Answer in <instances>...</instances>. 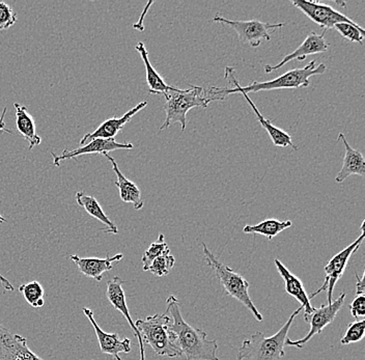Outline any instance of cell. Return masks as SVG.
Instances as JSON below:
<instances>
[{
  "instance_id": "obj_33",
  "label": "cell",
  "mask_w": 365,
  "mask_h": 360,
  "mask_svg": "<svg viewBox=\"0 0 365 360\" xmlns=\"http://www.w3.org/2000/svg\"><path fill=\"white\" fill-rule=\"evenodd\" d=\"M356 279H357V284H356V290H357V295H364L365 293V284H364V275L361 277L355 272Z\"/></svg>"
},
{
  "instance_id": "obj_14",
  "label": "cell",
  "mask_w": 365,
  "mask_h": 360,
  "mask_svg": "<svg viewBox=\"0 0 365 360\" xmlns=\"http://www.w3.org/2000/svg\"><path fill=\"white\" fill-rule=\"evenodd\" d=\"M147 105V101L140 102V103L137 104L134 108H132L131 110L125 113L122 118H115V116H113V118L105 120L95 131L86 133V135L80 140V147L86 145V143H90L91 140H96V138L110 140V138H115V136L122 131L123 128H124L125 125L127 124L128 122H130L131 118H133L136 113H138L139 111L145 108Z\"/></svg>"
},
{
  "instance_id": "obj_20",
  "label": "cell",
  "mask_w": 365,
  "mask_h": 360,
  "mask_svg": "<svg viewBox=\"0 0 365 360\" xmlns=\"http://www.w3.org/2000/svg\"><path fill=\"white\" fill-rule=\"evenodd\" d=\"M104 156L108 159L109 163L113 165L114 174L118 178L114 185L118 187V191H120V200L124 202H129V204L133 205L135 210L143 209V206H145V202H143V197H141V192L138 187L135 185V183H133V182L130 181L129 179L125 177V175L118 168V163H115V160H114L110 155L105 154Z\"/></svg>"
},
{
  "instance_id": "obj_34",
  "label": "cell",
  "mask_w": 365,
  "mask_h": 360,
  "mask_svg": "<svg viewBox=\"0 0 365 360\" xmlns=\"http://www.w3.org/2000/svg\"><path fill=\"white\" fill-rule=\"evenodd\" d=\"M6 108H4L1 115H0V134L4 133V132H6V133L13 134L11 130L6 128V123H4V116H6Z\"/></svg>"
},
{
  "instance_id": "obj_35",
  "label": "cell",
  "mask_w": 365,
  "mask_h": 360,
  "mask_svg": "<svg viewBox=\"0 0 365 360\" xmlns=\"http://www.w3.org/2000/svg\"><path fill=\"white\" fill-rule=\"evenodd\" d=\"M0 284H1L4 292L15 290V289H14L13 284H11L10 280L6 279V277L1 274V273H0Z\"/></svg>"
},
{
  "instance_id": "obj_12",
  "label": "cell",
  "mask_w": 365,
  "mask_h": 360,
  "mask_svg": "<svg viewBox=\"0 0 365 360\" xmlns=\"http://www.w3.org/2000/svg\"><path fill=\"white\" fill-rule=\"evenodd\" d=\"M0 360H44L27 346L25 337L0 325Z\"/></svg>"
},
{
  "instance_id": "obj_17",
  "label": "cell",
  "mask_w": 365,
  "mask_h": 360,
  "mask_svg": "<svg viewBox=\"0 0 365 360\" xmlns=\"http://www.w3.org/2000/svg\"><path fill=\"white\" fill-rule=\"evenodd\" d=\"M124 254H118L114 256H107L105 259L97 257H80L78 256H70V259L74 262L80 272L86 277L101 282L105 272H108L113 268V264L122 261Z\"/></svg>"
},
{
  "instance_id": "obj_27",
  "label": "cell",
  "mask_w": 365,
  "mask_h": 360,
  "mask_svg": "<svg viewBox=\"0 0 365 360\" xmlns=\"http://www.w3.org/2000/svg\"><path fill=\"white\" fill-rule=\"evenodd\" d=\"M170 252V247H168V243L165 242L164 235L160 234L158 240H157L156 242L152 243L150 247L145 250V254H143V259H141L143 264V271H148L150 263H152L155 259Z\"/></svg>"
},
{
  "instance_id": "obj_16",
  "label": "cell",
  "mask_w": 365,
  "mask_h": 360,
  "mask_svg": "<svg viewBox=\"0 0 365 360\" xmlns=\"http://www.w3.org/2000/svg\"><path fill=\"white\" fill-rule=\"evenodd\" d=\"M124 282L118 277H114L113 279L107 282L106 296L108 302L111 303L113 309L124 314L129 323L130 327L133 330L134 334L138 339L139 352H140V360H145V345H143V339H141L140 332L137 329L135 323L132 320L130 316L129 309H128L127 302H125V295L124 289H123Z\"/></svg>"
},
{
  "instance_id": "obj_36",
  "label": "cell",
  "mask_w": 365,
  "mask_h": 360,
  "mask_svg": "<svg viewBox=\"0 0 365 360\" xmlns=\"http://www.w3.org/2000/svg\"><path fill=\"white\" fill-rule=\"evenodd\" d=\"M6 218H4V216L0 214V225H1V223L6 222Z\"/></svg>"
},
{
  "instance_id": "obj_31",
  "label": "cell",
  "mask_w": 365,
  "mask_h": 360,
  "mask_svg": "<svg viewBox=\"0 0 365 360\" xmlns=\"http://www.w3.org/2000/svg\"><path fill=\"white\" fill-rule=\"evenodd\" d=\"M17 22V14L6 2H0V31L10 29Z\"/></svg>"
},
{
  "instance_id": "obj_6",
  "label": "cell",
  "mask_w": 365,
  "mask_h": 360,
  "mask_svg": "<svg viewBox=\"0 0 365 360\" xmlns=\"http://www.w3.org/2000/svg\"><path fill=\"white\" fill-rule=\"evenodd\" d=\"M166 118L160 128V132L164 129L170 128L171 125L179 123L181 125L182 132L186 130L187 113L195 107L207 108L210 104L209 99L205 95L204 88L200 86H191L189 90H179L175 88L173 92L165 93Z\"/></svg>"
},
{
  "instance_id": "obj_15",
  "label": "cell",
  "mask_w": 365,
  "mask_h": 360,
  "mask_svg": "<svg viewBox=\"0 0 365 360\" xmlns=\"http://www.w3.org/2000/svg\"><path fill=\"white\" fill-rule=\"evenodd\" d=\"M329 48L327 41L325 40V33L322 35H317L316 33L312 31L307 38L303 41L302 44L300 45L296 50H294L292 53L285 56L282 61L276 66H266L264 67V73L269 74V73L274 72V71L280 69L287 65L289 61H304L308 56H314V54L322 53V52H326Z\"/></svg>"
},
{
  "instance_id": "obj_19",
  "label": "cell",
  "mask_w": 365,
  "mask_h": 360,
  "mask_svg": "<svg viewBox=\"0 0 365 360\" xmlns=\"http://www.w3.org/2000/svg\"><path fill=\"white\" fill-rule=\"evenodd\" d=\"M339 140L342 141L346 148V154H344V163L341 172L335 178V181L337 183H342L344 180L348 179L350 175H359V177H364L365 175V161L364 155L358 150L353 149L344 134L341 133L339 135Z\"/></svg>"
},
{
  "instance_id": "obj_1",
  "label": "cell",
  "mask_w": 365,
  "mask_h": 360,
  "mask_svg": "<svg viewBox=\"0 0 365 360\" xmlns=\"http://www.w3.org/2000/svg\"><path fill=\"white\" fill-rule=\"evenodd\" d=\"M326 71V66L319 63L317 66L316 61H312L302 69L289 70L284 74L280 75L277 78L270 81L251 82L250 86H240L238 79L235 76V70L232 68H225V79L228 83L234 84V88H211L205 92L207 99L212 101H223L227 96L235 93L262 92V91L285 90V88H301L309 86L310 77L314 75L323 74Z\"/></svg>"
},
{
  "instance_id": "obj_13",
  "label": "cell",
  "mask_w": 365,
  "mask_h": 360,
  "mask_svg": "<svg viewBox=\"0 0 365 360\" xmlns=\"http://www.w3.org/2000/svg\"><path fill=\"white\" fill-rule=\"evenodd\" d=\"M82 312L90 320L91 324L95 329L102 353L110 355L115 360H122L120 357V353L131 352L132 344L129 339H120L118 334H107V332L103 331L101 327L96 322L93 312L91 309L83 307Z\"/></svg>"
},
{
  "instance_id": "obj_22",
  "label": "cell",
  "mask_w": 365,
  "mask_h": 360,
  "mask_svg": "<svg viewBox=\"0 0 365 360\" xmlns=\"http://www.w3.org/2000/svg\"><path fill=\"white\" fill-rule=\"evenodd\" d=\"M241 95L244 96L246 102L250 105V107L252 108L255 116H257L259 124H261L262 128L266 130L267 133L269 134L271 140H272V143L276 145V147H292L294 150H297V147L295 145H294L293 140H292L291 135H289V134H287V132L284 131V130L277 128V127L274 126L272 122H271L270 120H267L264 116H262V113H259V109H257V107L255 106V103H253L252 100L250 99V95H247V93H242Z\"/></svg>"
},
{
  "instance_id": "obj_25",
  "label": "cell",
  "mask_w": 365,
  "mask_h": 360,
  "mask_svg": "<svg viewBox=\"0 0 365 360\" xmlns=\"http://www.w3.org/2000/svg\"><path fill=\"white\" fill-rule=\"evenodd\" d=\"M292 225H293V222L291 220H267L257 223V225H246L243 232L245 234L262 235L269 240H272L274 237L289 229Z\"/></svg>"
},
{
  "instance_id": "obj_28",
  "label": "cell",
  "mask_w": 365,
  "mask_h": 360,
  "mask_svg": "<svg viewBox=\"0 0 365 360\" xmlns=\"http://www.w3.org/2000/svg\"><path fill=\"white\" fill-rule=\"evenodd\" d=\"M334 29L349 42L358 43L360 45L364 44L365 31L360 25L357 24H339L335 25Z\"/></svg>"
},
{
  "instance_id": "obj_24",
  "label": "cell",
  "mask_w": 365,
  "mask_h": 360,
  "mask_svg": "<svg viewBox=\"0 0 365 360\" xmlns=\"http://www.w3.org/2000/svg\"><path fill=\"white\" fill-rule=\"evenodd\" d=\"M75 197H76L77 205L86 210L91 217L101 221L103 225H106V229L103 230V231L106 232V234H118V229L115 223L110 220V218L105 214L101 205L99 204V202L95 197L86 195L83 191H78Z\"/></svg>"
},
{
  "instance_id": "obj_21",
  "label": "cell",
  "mask_w": 365,
  "mask_h": 360,
  "mask_svg": "<svg viewBox=\"0 0 365 360\" xmlns=\"http://www.w3.org/2000/svg\"><path fill=\"white\" fill-rule=\"evenodd\" d=\"M14 107L16 108V127L18 132L29 143V149L33 150L42 143V138L36 133V122L33 115L29 113L24 105L15 103Z\"/></svg>"
},
{
  "instance_id": "obj_11",
  "label": "cell",
  "mask_w": 365,
  "mask_h": 360,
  "mask_svg": "<svg viewBox=\"0 0 365 360\" xmlns=\"http://www.w3.org/2000/svg\"><path fill=\"white\" fill-rule=\"evenodd\" d=\"M133 148L134 145L132 143H120L115 140V138H110V140L96 138V140H91L86 145H81V147L72 150V151L68 149L63 150L61 155H56L53 152H51L52 157H53L52 164H53V166H59L61 161L75 159L77 157L82 156V155L101 154L104 156L105 154L116 151V150H131Z\"/></svg>"
},
{
  "instance_id": "obj_29",
  "label": "cell",
  "mask_w": 365,
  "mask_h": 360,
  "mask_svg": "<svg viewBox=\"0 0 365 360\" xmlns=\"http://www.w3.org/2000/svg\"><path fill=\"white\" fill-rule=\"evenodd\" d=\"M175 264V257L171 256L170 252H166V254H162V256L155 259L154 261L150 263L148 271H150V272L156 275V277H166V275L170 272Z\"/></svg>"
},
{
  "instance_id": "obj_8",
  "label": "cell",
  "mask_w": 365,
  "mask_h": 360,
  "mask_svg": "<svg viewBox=\"0 0 365 360\" xmlns=\"http://www.w3.org/2000/svg\"><path fill=\"white\" fill-rule=\"evenodd\" d=\"M214 22H218L230 27L238 34L239 41L243 44L250 45L253 48L259 47L262 41L271 40L270 33L277 29H282L287 24H266L259 20H250V21H232L225 19L221 16H215Z\"/></svg>"
},
{
  "instance_id": "obj_26",
  "label": "cell",
  "mask_w": 365,
  "mask_h": 360,
  "mask_svg": "<svg viewBox=\"0 0 365 360\" xmlns=\"http://www.w3.org/2000/svg\"><path fill=\"white\" fill-rule=\"evenodd\" d=\"M20 293L31 307L40 309L44 307L45 292L42 284L38 282H31L19 287Z\"/></svg>"
},
{
  "instance_id": "obj_23",
  "label": "cell",
  "mask_w": 365,
  "mask_h": 360,
  "mask_svg": "<svg viewBox=\"0 0 365 360\" xmlns=\"http://www.w3.org/2000/svg\"><path fill=\"white\" fill-rule=\"evenodd\" d=\"M135 49L139 54H140L141 58H143V63H145V72H147V81L148 88H150V93H154V95H165V93L173 92L177 88L168 86L164 79L160 76L158 72L155 70L150 63V58H148V52L147 48L143 42H139L136 45Z\"/></svg>"
},
{
  "instance_id": "obj_32",
  "label": "cell",
  "mask_w": 365,
  "mask_h": 360,
  "mask_svg": "<svg viewBox=\"0 0 365 360\" xmlns=\"http://www.w3.org/2000/svg\"><path fill=\"white\" fill-rule=\"evenodd\" d=\"M351 314L355 319H364L365 316V295H356L350 305Z\"/></svg>"
},
{
  "instance_id": "obj_10",
  "label": "cell",
  "mask_w": 365,
  "mask_h": 360,
  "mask_svg": "<svg viewBox=\"0 0 365 360\" xmlns=\"http://www.w3.org/2000/svg\"><path fill=\"white\" fill-rule=\"evenodd\" d=\"M293 6L305 14L310 20L318 24L324 29V33L334 29L339 24H355L350 18L328 4H321L319 1H307V0H293Z\"/></svg>"
},
{
  "instance_id": "obj_7",
  "label": "cell",
  "mask_w": 365,
  "mask_h": 360,
  "mask_svg": "<svg viewBox=\"0 0 365 360\" xmlns=\"http://www.w3.org/2000/svg\"><path fill=\"white\" fill-rule=\"evenodd\" d=\"M364 223L365 221L362 222L361 235H360L359 238L354 241L352 245L346 246L341 252L335 254V256L330 259L329 263L325 266L326 277L325 279H324L323 286L308 297L309 300L318 296L322 292L326 291L327 292L328 304L333 302V290H334L335 284H337V282H339V280L341 279L342 275H344V270H346V266H348L351 257L359 250L360 246H361L362 242H364L365 235Z\"/></svg>"
},
{
  "instance_id": "obj_3",
  "label": "cell",
  "mask_w": 365,
  "mask_h": 360,
  "mask_svg": "<svg viewBox=\"0 0 365 360\" xmlns=\"http://www.w3.org/2000/svg\"><path fill=\"white\" fill-rule=\"evenodd\" d=\"M302 309V307L297 309L274 336H266L262 332H257L250 339H245L239 349L237 360H279L284 357V343L287 334L296 317Z\"/></svg>"
},
{
  "instance_id": "obj_30",
  "label": "cell",
  "mask_w": 365,
  "mask_h": 360,
  "mask_svg": "<svg viewBox=\"0 0 365 360\" xmlns=\"http://www.w3.org/2000/svg\"><path fill=\"white\" fill-rule=\"evenodd\" d=\"M365 321L361 319L356 321L346 328V334L341 339L342 346L351 345V344L359 343L364 337Z\"/></svg>"
},
{
  "instance_id": "obj_2",
  "label": "cell",
  "mask_w": 365,
  "mask_h": 360,
  "mask_svg": "<svg viewBox=\"0 0 365 360\" xmlns=\"http://www.w3.org/2000/svg\"><path fill=\"white\" fill-rule=\"evenodd\" d=\"M165 313L170 317V330L175 345L186 360H219L217 356L218 344L215 339H207V334L202 329L193 327L182 318L180 302L170 295L166 300Z\"/></svg>"
},
{
  "instance_id": "obj_9",
  "label": "cell",
  "mask_w": 365,
  "mask_h": 360,
  "mask_svg": "<svg viewBox=\"0 0 365 360\" xmlns=\"http://www.w3.org/2000/svg\"><path fill=\"white\" fill-rule=\"evenodd\" d=\"M346 300V293H342L336 300H333L330 304L322 305L319 309H314V313L308 318L307 322L310 324L309 332L301 339L291 341L287 337L284 346L302 349L317 334H321L326 326L331 324L336 318L337 314L341 311L342 305Z\"/></svg>"
},
{
  "instance_id": "obj_18",
  "label": "cell",
  "mask_w": 365,
  "mask_h": 360,
  "mask_svg": "<svg viewBox=\"0 0 365 360\" xmlns=\"http://www.w3.org/2000/svg\"><path fill=\"white\" fill-rule=\"evenodd\" d=\"M274 263H275L280 277L285 282V292L292 297L295 298L297 302L301 303V307L304 309V320L307 322L308 318L314 313V307H312V303H310L302 280L294 275L279 259H274Z\"/></svg>"
},
{
  "instance_id": "obj_4",
  "label": "cell",
  "mask_w": 365,
  "mask_h": 360,
  "mask_svg": "<svg viewBox=\"0 0 365 360\" xmlns=\"http://www.w3.org/2000/svg\"><path fill=\"white\" fill-rule=\"evenodd\" d=\"M170 317L164 313L139 319L135 325L140 332L143 345H150L157 355L168 359L182 357L181 352L173 341L170 330Z\"/></svg>"
},
{
  "instance_id": "obj_5",
  "label": "cell",
  "mask_w": 365,
  "mask_h": 360,
  "mask_svg": "<svg viewBox=\"0 0 365 360\" xmlns=\"http://www.w3.org/2000/svg\"><path fill=\"white\" fill-rule=\"evenodd\" d=\"M202 250H204L205 259L207 266L213 269L217 279L220 282L221 286L227 292V295L241 302L253 314L255 320L262 322V319H264L262 314L259 313V309L255 307L250 296V282L244 279L241 274L235 272L232 269L221 263L214 256V254L210 252L209 248L205 243H202Z\"/></svg>"
}]
</instances>
